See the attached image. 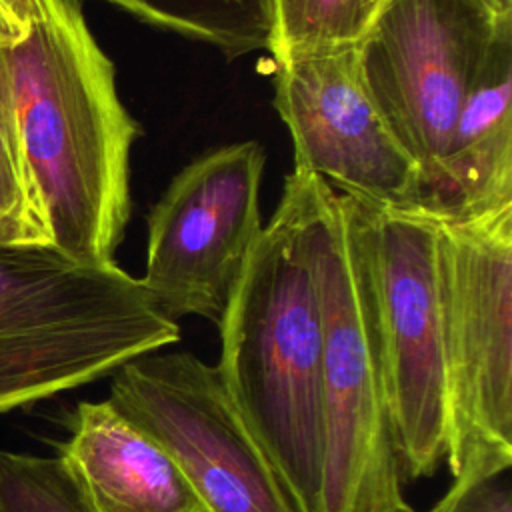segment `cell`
<instances>
[{"mask_svg":"<svg viewBox=\"0 0 512 512\" xmlns=\"http://www.w3.org/2000/svg\"><path fill=\"white\" fill-rule=\"evenodd\" d=\"M0 94L20 130L50 244L82 262H116L132 212L130 152L142 130L78 0H40L26 36L0 48Z\"/></svg>","mask_w":512,"mask_h":512,"instance_id":"obj_1","label":"cell"},{"mask_svg":"<svg viewBox=\"0 0 512 512\" xmlns=\"http://www.w3.org/2000/svg\"><path fill=\"white\" fill-rule=\"evenodd\" d=\"M214 364L296 512H318L324 464L322 316L294 188L262 226L218 320Z\"/></svg>","mask_w":512,"mask_h":512,"instance_id":"obj_2","label":"cell"},{"mask_svg":"<svg viewBox=\"0 0 512 512\" xmlns=\"http://www.w3.org/2000/svg\"><path fill=\"white\" fill-rule=\"evenodd\" d=\"M304 246L322 316L324 464L318 512H414L386 406L366 240L346 194L294 168Z\"/></svg>","mask_w":512,"mask_h":512,"instance_id":"obj_3","label":"cell"},{"mask_svg":"<svg viewBox=\"0 0 512 512\" xmlns=\"http://www.w3.org/2000/svg\"><path fill=\"white\" fill-rule=\"evenodd\" d=\"M178 340V322L116 262L0 244V414L108 378Z\"/></svg>","mask_w":512,"mask_h":512,"instance_id":"obj_4","label":"cell"},{"mask_svg":"<svg viewBox=\"0 0 512 512\" xmlns=\"http://www.w3.org/2000/svg\"><path fill=\"white\" fill-rule=\"evenodd\" d=\"M444 462L462 486L512 468V204L438 218Z\"/></svg>","mask_w":512,"mask_h":512,"instance_id":"obj_5","label":"cell"},{"mask_svg":"<svg viewBox=\"0 0 512 512\" xmlns=\"http://www.w3.org/2000/svg\"><path fill=\"white\" fill-rule=\"evenodd\" d=\"M376 298L386 406L402 480L430 478L446 454L438 216L350 196Z\"/></svg>","mask_w":512,"mask_h":512,"instance_id":"obj_6","label":"cell"},{"mask_svg":"<svg viewBox=\"0 0 512 512\" xmlns=\"http://www.w3.org/2000/svg\"><path fill=\"white\" fill-rule=\"evenodd\" d=\"M506 16L482 0H384L356 42L360 76L420 172L422 210L440 182L480 62Z\"/></svg>","mask_w":512,"mask_h":512,"instance_id":"obj_7","label":"cell"},{"mask_svg":"<svg viewBox=\"0 0 512 512\" xmlns=\"http://www.w3.org/2000/svg\"><path fill=\"white\" fill-rule=\"evenodd\" d=\"M264 164L256 140L220 146L186 164L152 206L140 282L170 320L218 324L262 230Z\"/></svg>","mask_w":512,"mask_h":512,"instance_id":"obj_8","label":"cell"},{"mask_svg":"<svg viewBox=\"0 0 512 512\" xmlns=\"http://www.w3.org/2000/svg\"><path fill=\"white\" fill-rule=\"evenodd\" d=\"M108 400L174 456L208 512H296L214 364L142 354L110 376Z\"/></svg>","mask_w":512,"mask_h":512,"instance_id":"obj_9","label":"cell"},{"mask_svg":"<svg viewBox=\"0 0 512 512\" xmlns=\"http://www.w3.org/2000/svg\"><path fill=\"white\" fill-rule=\"evenodd\" d=\"M274 108L290 132L294 168L340 194L420 208V172L374 104L356 44L276 62Z\"/></svg>","mask_w":512,"mask_h":512,"instance_id":"obj_10","label":"cell"},{"mask_svg":"<svg viewBox=\"0 0 512 512\" xmlns=\"http://www.w3.org/2000/svg\"><path fill=\"white\" fill-rule=\"evenodd\" d=\"M56 456L92 512H208L174 456L108 398L76 404Z\"/></svg>","mask_w":512,"mask_h":512,"instance_id":"obj_11","label":"cell"},{"mask_svg":"<svg viewBox=\"0 0 512 512\" xmlns=\"http://www.w3.org/2000/svg\"><path fill=\"white\" fill-rule=\"evenodd\" d=\"M512 204V16L502 18L458 114L426 212L470 218Z\"/></svg>","mask_w":512,"mask_h":512,"instance_id":"obj_12","label":"cell"},{"mask_svg":"<svg viewBox=\"0 0 512 512\" xmlns=\"http://www.w3.org/2000/svg\"><path fill=\"white\" fill-rule=\"evenodd\" d=\"M138 20L210 44L228 58L268 50L266 0H102Z\"/></svg>","mask_w":512,"mask_h":512,"instance_id":"obj_13","label":"cell"},{"mask_svg":"<svg viewBox=\"0 0 512 512\" xmlns=\"http://www.w3.org/2000/svg\"><path fill=\"white\" fill-rule=\"evenodd\" d=\"M274 62L354 46L384 0H266Z\"/></svg>","mask_w":512,"mask_h":512,"instance_id":"obj_14","label":"cell"},{"mask_svg":"<svg viewBox=\"0 0 512 512\" xmlns=\"http://www.w3.org/2000/svg\"><path fill=\"white\" fill-rule=\"evenodd\" d=\"M0 244H50L44 204L14 114L0 94Z\"/></svg>","mask_w":512,"mask_h":512,"instance_id":"obj_15","label":"cell"},{"mask_svg":"<svg viewBox=\"0 0 512 512\" xmlns=\"http://www.w3.org/2000/svg\"><path fill=\"white\" fill-rule=\"evenodd\" d=\"M0 512H92L58 456L0 448Z\"/></svg>","mask_w":512,"mask_h":512,"instance_id":"obj_16","label":"cell"},{"mask_svg":"<svg viewBox=\"0 0 512 512\" xmlns=\"http://www.w3.org/2000/svg\"><path fill=\"white\" fill-rule=\"evenodd\" d=\"M428 512H512L508 472L450 486Z\"/></svg>","mask_w":512,"mask_h":512,"instance_id":"obj_17","label":"cell"},{"mask_svg":"<svg viewBox=\"0 0 512 512\" xmlns=\"http://www.w3.org/2000/svg\"><path fill=\"white\" fill-rule=\"evenodd\" d=\"M38 10L40 0H0V48L24 38Z\"/></svg>","mask_w":512,"mask_h":512,"instance_id":"obj_18","label":"cell"},{"mask_svg":"<svg viewBox=\"0 0 512 512\" xmlns=\"http://www.w3.org/2000/svg\"><path fill=\"white\" fill-rule=\"evenodd\" d=\"M494 14L506 16L512 14V0H482Z\"/></svg>","mask_w":512,"mask_h":512,"instance_id":"obj_19","label":"cell"}]
</instances>
